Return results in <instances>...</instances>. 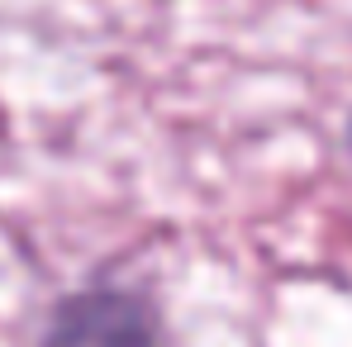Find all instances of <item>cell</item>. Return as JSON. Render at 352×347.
<instances>
[{
	"label": "cell",
	"instance_id": "obj_1",
	"mask_svg": "<svg viewBox=\"0 0 352 347\" xmlns=\"http://www.w3.org/2000/svg\"><path fill=\"white\" fill-rule=\"evenodd\" d=\"M38 347H167V324L148 290L81 286L48 309Z\"/></svg>",
	"mask_w": 352,
	"mask_h": 347
},
{
	"label": "cell",
	"instance_id": "obj_2",
	"mask_svg": "<svg viewBox=\"0 0 352 347\" xmlns=\"http://www.w3.org/2000/svg\"><path fill=\"white\" fill-rule=\"evenodd\" d=\"M343 143H348V157H352V115H348V128H343Z\"/></svg>",
	"mask_w": 352,
	"mask_h": 347
}]
</instances>
